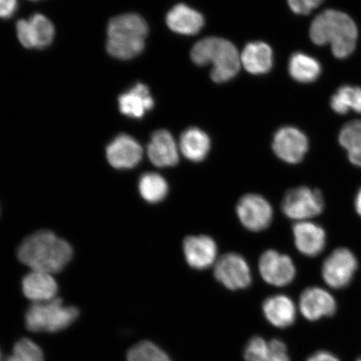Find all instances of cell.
<instances>
[{"label": "cell", "mask_w": 361, "mask_h": 361, "mask_svg": "<svg viewBox=\"0 0 361 361\" xmlns=\"http://www.w3.org/2000/svg\"><path fill=\"white\" fill-rule=\"evenodd\" d=\"M31 1H39V0H31Z\"/></svg>", "instance_id": "obj_37"}, {"label": "cell", "mask_w": 361, "mask_h": 361, "mask_svg": "<svg viewBox=\"0 0 361 361\" xmlns=\"http://www.w3.org/2000/svg\"><path fill=\"white\" fill-rule=\"evenodd\" d=\"M300 309L307 319L314 322L336 313V302L331 293L323 288H306L300 299Z\"/></svg>", "instance_id": "obj_13"}, {"label": "cell", "mask_w": 361, "mask_h": 361, "mask_svg": "<svg viewBox=\"0 0 361 361\" xmlns=\"http://www.w3.org/2000/svg\"><path fill=\"white\" fill-rule=\"evenodd\" d=\"M324 0H288L292 11L297 15H309L314 8H318Z\"/></svg>", "instance_id": "obj_32"}, {"label": "cell", "mask_w": 361, "mask_h": 361, "mask_svg": "<svg viewBox=\"0 0 361 361\" xmlns=\"http://www.w3.org/2000/svg\"><path fill=\"white\" fill-rule=\"evenodd\" d=\"M295 245L302 254L317 256L326 247V232L320 226L303 221L293 226Z\"/></svg>", "instance_id": "obj_17"}, {"label": "cell", "mask_w": 361, "mask_h": 361, "mask_svg": "<svg viewBox=\"0 0 361 361\" xmlns=\"http://www.w3.org/2000/svg\"><path fill=\"white\" fill-rule=\"evenodd\" d=\"M349 159L352 164L361 168V147L350 151Z\"/></svg>", "instance_id": "obj_35"}, {"label": "cell", "mask_w": 361, "mask_h": 361, "mask_svg": "<svg viewBox=\"0 0 361 361\" xmlns=\"http://www.w3.org/2000/svg\"><path fill=\"white\" fill-rule=\"evenodd\" d=\"M147 35V23L142 16L137 13L116 16L108 23L106 51L117 60H132L143 51Z\"/></svg>", "instance_id": "obj_3"}, {"label": "cell", "mask_w": 361, "mask_h": 361, "mask_svg": "<svg viewBox=\"0 0 361 361\" xmlns=\"http://www.w3.org/2000/svg\"><path fill=\"white\" fill-rule=\"evenodd\" d=\"M288 72L293 80L300 83H311L322 75L320 63L304 53H295L288 62Z\"/></svg>", "instance_id": "obj_23"}, {"label": "cell", "mask_w": 361, "mask_h": 361, "mask_svg": "<svg viewBox=\"0 0 361 361\" xmlns=\"http://www.w3.org/2000/svg\"><path fill=\"white\" fill-rule=\"evenodd\" d=\"M273 51L267 44L252 42L246 45L241 55V62L251 74L268 73L273 67Z\"/></svg>", "instance_id": "obj_21"}, {"label": "cell", "mask_w": 361, "mask_h": 361, "mask_svg": "<svg viewBox=\"0 0 361 361\" xmlns=\"http://www.w3.org/2000/svg\"><path fill=\"white\" fill-rule=\"evenodd\" d=\"M18 8V0H0V19H10Z\"/></svg>", "instance_id": "obj_33"}, {"label": "cell", "mask_w": 361, "mask_h": 361, "mask_svg": "<svg viewBox=\"0 0 361 361\" xmlns=\"http://www.w3.org/2000/svg\"><path fill=\"white\" fill-rule=\"evenodd\" d=\"M142 146L128 134L117 135L106 147L107 160L116 169L135 168L142 161Z\"/></svg>", "instance_id": "obj_12"}, {"label": "cell", "mask_w": 361, "mask_h": 361, "mask_svg": "<svg viewBox=\"0 0 361 361\" xmlns=\"http://www.w3.org/2000/svg\"><path fill=\"white\" fill-rule=\"evenodd\" d=\"M355 205L356 211L360 216H361V188L360 189L357 195H356Z\"/></svg>", "instance_id": "obj_36"}, {"label": "cell", "mask_w": 361, "mask_h": 361, "mask_svg": "<svg viewBox=\"0 0 361 361\" xmlns=\"http://www.w3.org/2000/svg\"><path fill=\"white\" fill-rule=\"evenodd\" d=\"M338 142L348 152L361 147V120L352 121L343 126Z\"/></svg>", "instance_id": "obj_29"}, {"label": "cell", "mask_w": 361, "mask_h": 361, "mask_svg": "<svg viewBox=\"0 0 361 361\" xmlns=\"http://www.w3.org/2000/svg\"><path fill=\"white\" fill-rule=\"evenodd\" d=\"M192 60L196 65L213 64L211 78L216 83H223L234 78L240 69L241 57L234 44L227 39L209 37L194 45Z\"/></svg>", "instance_id": "obj_4"}, {"label": "cell", "mask_w": 361, "mask_h": 361, "mask_svg": "<svg viewBox=\"0 0 361 361\" xmlns=\"http://www.w3.org/2000/svg\"><path fill=\"white\" fill-rule=\"evenodd\" d=\"M308 149V138L298 128L286 126L274 135L273 150L279 159L287 164H299Z\"/></svg>", "instance_id": "obj_10"}, {"label": "cell", "mask_w": 361, "mask_h": 361, "mask_svg": "<svg viewBox=\"0 0 361 361\" xmlns=\"http://www.w3.org/2000/svg\"><path fill=\"white\" fill-rule=\"evenodd\" d=\"M22 290L33 303H42L56 299L58 286L51 274L32 270L23 279Z\"/></svg>", "instance_id": "obj_18"}, {"label": "cell", "mask_w": 361, "mask_h": 361, "mask_svg": "<svg viewBox=\"0 0 361 361\" xmlns=\"http://www.w3.org/2000/svg\"><path fill=\"white\" fill-rule=\"evenodd\" d=\"M4 361H44L39 346L30 338H22L13 347V354Z\"/></svg>", "instance_id": "obj_28"}, {"label": "cell", "mask_w": 361, "mask_h": 361, "mask_svg": "<svg viewBox=\"0 0 361 361\" xmlns=\"http://www.w3.org/2000/svg\"><path fill=\"white\" fill-rule=\"evenodd\" d=\"M183 252L192 268L204 269L214 263L218 248L214 239L209 236H189L183 242Z\"/></svg>", "instance_id": "obj_14"}, {"label": "cell", "mask_w": 361, "mask_h": 361, "mask_svg": "<svg viewBox=\"0 0 361 361\" xmlns=\"http://www.w3.org/2000/svg\"><path fill=\"white\" fill-rule=\"evenodd\" d=\"M236 210L242 224L251 231H262L272 222V207L258 194H247L243 196L239 200Z\"/></svg>", "instance_id": "obj_9"}, {"label": "cell", "mask_w": 361, "mask_h": 361, "mask_svg": "<svg viewBox=\"0 0 361 361\" xmlns=\"http://www.w3.org/2000/svg\"><path fill=\"white\" fill-rule=\"evenodd\" d=\"M118 104L121 114L135 119L142 118L154 106L150 90L142 83L120 94Z\"/></svg>", "instance_id": "obj_16"}, {"label": "cell", "mask_w": 361, "mask_h": 361, "mask_svg": "<svg viewBox=\"0 0 361 361\" xmlns=\"http://www.w3.org/2000/svg\"><path fill=\"white\" fill-rule=\"evenodd\" d=\"M357 266V260L350 250L338 248L324 262V281L334 288H345L351 282Z\"/></svg>", "instance_id": "obj_7"}, {"label": "cell", "mask_w": 361, "mask_h": 361, "mask_svg": "<svg viewBox=\"0 0 361 361\" xmlns=\"http://www.w3.org/2000/svg\"><path fill=\"white\" fill-rule=\"evenodd\" d=\"M216 281L231 290H243L250 286L251 271L246 260L237 254H226L216 261Z\"/></svg>", "instance_id": "obj_8"}, {"label": "cell", "mask_w": 361, "mask_h": 361, "mask_svg": "<svg viewBox=\"0 0 361 361\" xmlns=\"http://www.w3.org/2000/svg\"><path fill=\"white\" fill-rule=\"evenodd\" d=\"M269 350V342L262 337L256 336L247 342L243 357L245 361H264L267 358Z\"/></svg>", "instance_id": "obj_30"}, {"label": "cell", "mask_w": 361, "mask_h": 361, "mask_svg": "<svg viewBox=\"0 0 361 361\" xmlns=\"http://www.w3.org/2000/svg\"><path fill=\"white\" fill-rule=\"evenodd\" d=\"M310 35L315 44H331L333 55L343 60L354 53L358 29L346 13L328 10L316 16L311 24Z\"/></svg>", "instance_id": "obj_2"}, {"label": "cell", "mask_w": 361, "mask_h": 361, "mask_svg": "<svg viewBox=\"0 0 361 361\" xmlns=\"http://www.w3.org/2000/svg\"><path fill=\"white\" fill-rule=\"evenodd\" d=\"M166 24L176 33L192 35L200 32L204 25V19L200 12L180 4L169 12Z\"/></svg>", "instance_id": "obj_20"}, {"label": "cell", "mask_w": 361, "mask_h": 361, "mask_svg": "<svg viewBox=\"0 0 361 361\" xmlns=\"http://www.w3.org/2000/svg\"><path fill=\"white\" fill-rule=\"evenodd\" d=\"M138 188L143 200L150 203L160 202L169 193V184L161 175L155 173L143 174Z\"/></svg>", "instance_id": "obj_25"}, {"label": "cell", "mask_w": 361, "mask_h": 361, "mask_svg": "<svg viewBox=\"0 0 361 361\" xmlns=\"http://www.w3.org/2000/svg\"><path fill=\"white\" fill-rule=\"evenodd\" d=\"M357 361H361V359L358 360Z\"/></svg>", "instance_id": "obj_39"}, {"label": "cell", "mask_w": 361, "mask_h": 361, "mask_svg": "<svg viewBox=\"0 0 361 361\" xmlns=\"http://www.w3.org/2000/svg\"><path fill=\"white\" fill-rule=\"evenodd\" d=\"M72 255L73 250L69 243L48 230L31 234L18 250V257L23 264L33 271L51 274L61 272Z\"/></svg>", "instance_id": "obj_1"}, {"label": "cell", "mask_w": 361, "mask_h": 361, "mask_svg": "<svg viewBox=\"0 0 361 361\" xmlns=\"http://www.w3.org/2000/svg\"><path fill=\"white\" fill-rule=\"evenodd\" d=\"M0 360H1V354H0Z\"/></svg>", "instance_id": "obj_38"}, {"label": "cell", "mask_w": 361, "mask_h": 361, "mask_svg": "<svg viewBox=\"0 0 361 361\" xmlns=\"http://www.w3.org/2000/svg\"><path fill=\"white\" fill-rule=\"evenodd\" d=\"M128 361H173L169 355L151 341H142L128 351Z\"/></svg>", "instance_id": "obj_27"}, {"label": "cell", "mask_w": 361, "mask_h": 361, "mask_svg": "<svg viewBox=\"0 0 361 361\" xmlns=\"http://www.w3.org/2000/svg\"><path fill=\"white\" fill-rule=\"evenodd\" d=\"M331 106L338 115L348 114L350 110L361 113V87L343 85L333 94Z\"/></svg>", "instance_id": "obj_24"}, {"label": "cell", "mask_w": 361, "mask_h": 361, "mask_svg": "<svg viewBox=\"0 0 361 361\" xmlns=\"http://www.w3.org/2000/svg\"><path fill=\"white\" fill-rule=\"evenodd\" d=\"M281 207L283 213L288 218L303 222L322 213L324 198L318 189L299 187L286 194Z\"/></svg>", "instance_id": "obj_6"}, {"label": "cell", "mask_w": 361, "mask_h": 361, "mask_svg": "<svg viewBox=\"0 0 361 361\" xmlns=\"http://www.w3.org/2000/svg\"><path fill=\"white\" fill-rule=\"evenodd\" d=\"M263 312L266 319L277 328L292 326L296 318V308L290 298L278 295L268 298L263 304Z\"/></svg>", "instance_id": "obj_19"}, {"label": "cell", "mask_w": 361, "mask_h": 361, "mask_svg": "<svg viewBox=\"0 0 361 361\" xmlns=\"http://www.w3.org/2000/svg\"><path fill=\"white\" fill-rule=\"evenodd\" d=\"M306 361H340L335 355L329 353L327 351H319L317 353L311 355Z\"/></svg>", "instance_id": "obj_34"}, {"label": "cell", "mask_w": 361, "mask_h": 361, "mask_svg": "<svg viewBox=\"0 0 361 361\" xmlns=\"http://www.w3.org/2000/svg\"><path fill=\"white\" fill-rule=\"evenodd\" d=\"M269 350L267 358L264 361H290L286 344L274 338L269 342Z\"/></svg>", "instance_id": "obj_31"}, {"label": "cell", "mask_w": 361, "mask_h": 361, "mask_svg": "<svg viewBox=\"0 0 361 361\" xmlns=\"http://www.w3.org/2000/svg\"><path fill=\"white\" fill-rule=\"evenodd\" d=\"M28 21L33 49L48 47L55 38V27L52 22L42 13H35Z\"/></svg>", "instance_id": "obj_26"}, {"label": "cell", "mask_w": 361, "mask_h": 361, "mask_svg": "<svg viewBox=\"0 0 361 361\" xmlns=\"http://www.w3.org/2000/svg\"><path fill=\"white\" fill-rule=\"evenodd\" d=\"M259 272L264 281L271 286H288L295 277V266L290 257L268 250L260 257Z\"/></svg>", "instance_id": "obj_11"}, {"label": "cell", "mask_w": 361, "mask_h": 361, "mask_svg": "<svg viewBox=\"0 0 361 361\" xmlns=\"http://www.w3.org/2000/svg\"><path fill=\"white\" fill-rule=\"evenodd\" d=\"M79 310L66 306L60 299L33 303L25 314L26 326L33 332H58L78 319Z\"/></svg>", "instance_id": "obj_5"}, {"label": "cell", "mask_w": 361, "mask_h": 361, "mask_svg": "<svg viewBox=\"0 0 361 361\" xmlns=\"http://www.w3.org/2000/svg\"><path fill=\"white\" fill-rule=\"evenodd\" d=\"M211 141L209 135L200 128H188L180 135V149L187 159L200 162L209 154Z\"/></svg>", "instance_id": "obj_22"}, {"label": "cell", "mask_w": 361, "mask_h": 361, "mask_svg": "<svg viewBox=\"0 0 361 361\" xmlns=\"http://www.w3.org/2000/svg\"><path fill=\"white\" fill-rule=\"evenodd\" d=\"M152 164L158 168H169L178 164L179 153L175 140L166 130H158L152 135L147 147Z\"/></svg>", "instance_id": "obj_15"}]
</instances>
